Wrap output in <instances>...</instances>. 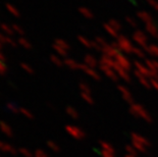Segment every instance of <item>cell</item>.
<instances>
[{"instance_id": "obj_1", "label": "cell", "mask_w": 158, "mask_h": 157, "mask_svg": "<svg viewBox=\"0 0 158 157\" xmlns=\"http://www.w3.org/2000/svg\"><path fill=\"white\" fill-rule=\"evenodd\" d=\"M116 43H117V47L120 52H123L126 54H133L135 46L126 36L120 35V37L116 39Z\"/></svg>"}, {"instance_id": "obj_2", "label": "cell", "mask_w": 158, "mask_h": 157, "mask_svg": "<svg viewBox=\"0 0 158 157\" xmlns=\"http://www.w3.org/2000/svg\"><path fill=\"white\" fill-rule=\"evenodd\" d=\"M132 38H133L134 42L138 45V47L143 48L144 50L146 49V47L149 45L148 44V36L145 34V32H143V31H141V30L135 31L133 33Z\"/></svg>"}, {"instance_id": "obj_3", "label": "cell", "mask_w": 158, "mask_h": 157, "mask_svg": "<svg viewBox=\"0 0 158 157\" xmlns=\"http://www.w3.org/2000/svg\"><path fill=\"white\" fill-rule=\"evenodd\" d=\"M129 110L131 112L133 113L135 116H138V117H141L143 119H146V120H150V115L149 113L146 111V109L140 104H137V103H133L129 107Z\"/></svg>"}, {"instance_id": "obj_4", "label": "cell", "mask_w": 158, "mask_h": 157, "mask_svg": "<svg viewBox=\"0 0 158 157\" xmlns=\"http://www.w3.org/2000/svg\"><path fill=\"white\" fill-rule=\"evenodd\" d=\"M114 60L116 61V63H117L118 65L120 66V68H123V69H126V71H129V69L132 68V63H131V61L129 60V58L126 57L125 54L120 53V54H118V55L114 58Z\"/></svg>"}, {"instance_id": "obj_5", "label": "cell", "mask_w": 158, "mask_h": 157, "mask_svg": "<svg viewBox=\"0 0 158 157\" xmlns=\"http://www.w3.org/2000/svg\"><path fill=\"white\" fill-rule=\"evenodd\" d=\"M65 131L67 132V134H69V135L71 136L72 138L77 139V140H79V139H83L85 136L84 132H83L80 128L76 127V125H66Z\"/></svg>"}, {"instance_id": "obj_6", "label": "cell", "mask_w": 158, "mask_h": 157, "mask_svg": "<svg viewBox=\"0 0 158 157\" xmlns=\"http://www.w3.org/2000/svg\"><path fill=\"white\" fill-rule=\"evenodd\" d=\"M99 68H100L101 71L104 73V74L107 77V78H109L110 80H112V81H117V80L120 79L118 74H116V71L113 68H109V66L103 65V64H99Z\"/></svg>"}, {"instance_id": "obj_7", "label": "cell", "mask_w": 158, "mask_h": 157, "mask_svg": "<svg viewBox=\"0 0 158 157\" xmlns=\"http://www.w3.org/2000/svg\"><path fill=\"white\" fill-rule=\"evenodd\" d=\"M80 69L81 71H84L85 74H87L89 77H91L92 79L94 80H97V81H99V80L101 79V76L100 74L98 73L97 71H96V68H89L88 65H86V64L84 63H81V65H80Z\"/></svg>"}, {"instance_id": "obj_8", "label": "cell", "mask_w": 158, "mask_h": 157, "mask_svg": "<svg viewBox=\"0 0 158 157\" xmlns=\"http://www.w3.org/2000/svg\"><path fill=\"white\" fill-rule=\"evenodd\" d=\"M101 51L103 52V55L109 56V57H112V58H115L116 56L120 53V51L117 47H114V46H112L111 44H108L107 46H105L104 48H102Z\"/></svg>"}, {"instance_id": "obj_9", "label": "cell", "mask_w": 158, "mask_h": 157, "mask_svg": "<svg viewBox=\"0 0 158 157\" xmlns=\"http://www.w3.org/2000/svg\"><path fill=\"white\" fill-rule=\"evenodd\" d=\"M0 151L5 153H9L11 155H17L19 153V149H15L14 146L10 145L9 143L3 142V141H0Z\"/></svg>"}, {"instance_id": "obj_10", "label": "cell", "mask_w": 158, "mask_h": 157, "mask_svg": "<svg viewBox=\"0 0 158 157\" xmlns=\"http://www.w3.org/2000/svg\"><path fill=\"white\" fill-rule=\"evenodd\" d=\"M0 131L4 134L6 137L12 138L14 137V131H12L11 127L4 120H0Z\"/></svg>"}, {"instance_id": "obj_11", "label": "cell", "mask_w": 158, "mask_h": 157, "mask_svg": "<svg viewBox=\"0 0 158 157\" xmlns=\"http://www.w3.org/2000/svg\"><path fill=\"white\" fill-rule=\"evenodd\" d=\"M137 17H138L141 22L145 23V25L153 22V17H152V15L150 14L149 12L145 11V10H140V11L137 12Z\"/></svg>"}, {"instance_id": "obj_12", "label": "cell", "mask_w": 158, "mask_h": 157, "mask_svg": "<svg viewBox=\"0 0 158 157\" xmlns=\"http://www.w3.org/2000/svg\"><path fill=\"white\" fill-rule=\"evenodd\" d=\"M84 64H86L89 68H96V66L99 64V60H97L95 56H93L92 54H87L84 56Z\"/></svg>"}, {"instance_id": "obj_13", "label": "cell", "mask_w": 158, "mask_h": 157, "mask_svg": "<svg viewBox=\"0 0 158 157\" xmlns=\"http://www.w3.org/2000/svg\"><path fill=\"white\" fill-rule=\"evenodd\" d=\"M116 62V61H115ZM114 71H116V74H118V77H120V79H123V81H126V82H129L131 81V77H129V71H126V69H123V68H120V65H118L117 63L115 64V66H114Z\"/></svg>"}, {"instance_id": "obj_14", "label": "cell", "mask_w": 158, "mask_h": 157, "mask_svg": "<svg viewBox=\"0 0 158 157\" xmlns=\"http://www.w3.org/2000/svg\"><path fill=\"white\" fill-rule=\"evenodd\" d=\"M99 64H103V65H107L111 68H114L116 62L114 58L109 57V56H106V55H102L99 59Z\"/></svg>"}, {"instance_id": "obj_15", "label": "cell", "mask_w": 158, "mask_h": 157, "mask_svg": "<svg viewBox=\"0 0 158 157\" xmlns=\"http://www.w3.org/2000/svg\"><path fill=\"white\" fill-rule=\"evenodd\" d=\"M118 91L121 93V96H123V98L126 100V101L129 102V103H132L133 102V96H132L131 92L129 91V89L126 88L125 86H118Z\"/></svg>"}, {"instance_id": "obj_16", "label": "cell", "mask_w": 158, "mask_h": 157, "mask_svg": "<svg viewBox=\"0 0 158 157\" xmlns=\"http://www.w3.org/2000/svg\"><path fill=\"white\" fill-rule=\"evenodd\" d=\"M145 30H146V32L148 34L154 36L155 38L158 35V25H155L153 22L145 25Z\"/></svg>"}, {"instance_id": "obj_17", "label": "cell", "mask_w": 158, "mask_h": 157, "mask_svg": "<svg viewBox=\"0 0 158 157\" xmlns=\"http://www.w3.org/2000/svg\"><path fill=\"white\" fill-rule=\"evenodd\" d=\"M63 61H64V65L67 66L68 68L72 69V71H77V69H80V65H81V63H79L77 60H74V59H72V58H65Z\"/></svg>"}, {"instance_id": "obj_18", "label": "cell", "mask_w": 158, "mask_h": 157, "mask_svg": "<svg viewBox=\"0 0 158 157\" xmlns=\"http://www.w3.org/2000/svg\"><path fill=\"white\" fill-rule=\"evenodd\" d=\"M77 40L81 43L83 46H85L86 48H90V49H94V41L89 40L85 36H77Z\"/></svg>"}, {"instance_id": "obj_19", "label": "cell", "mask_w": 158, "mask_h": 157, "mask_svg": "<svg viewBox=\"0 0 158 157\" xmlns=\"http://www.w3.org/2000/svg\"><path fill=\"white\" fill-rule=\"evenodd\" d=\"M79 12L83 15V17H86V19H88V20H92L93 17H94V14H93V11L90 8H88V7H85V6L80 7Z\"/></svg>"}, {"instance_id": "obj_20", "label": "cell", "mask_w": 158, "mask_h": 157, "mask_svg": "<svg viewBox=\"0 0 158 157\" xmlns=\"http://www.w3.org/2000/svg\"><path fill=\"white\" fill-rule=\"evenodd\" d=\"M145 51H146V53L150 54L153 57H158V45L156 44H149L146 47Z\"/></svg>"}, {"instance_id": "obj_21", "label": "cell", "mask_w": 158, "mask_h": 157, "mask_svg": "<svg viewBox=\"0 0 158 157\" xmlns=\"http://www.w3.org/2000/svg\"><path fill=\"white\" fill-rule=\"evenodd\" d=\"M103 28H104V30L106 31V33H107V34H109L111 37L116 38V39L120 37V34H118L117 31H115L112 27H111V26L108 25V23H106V24L103 25Z\"/></svg>"}, {"instance_id": "obj_22", "label": "cell", "mask_w": 158, "mask_h": 157, "mask_svg": "<svg viewBox=\"0 0 158 157\" xmlns=\"http://www.w3.org/2000/svg\"><path fill=\"white\" fill-rule=\"evenodd\" d=\"M0 29L4 32V34L6 36H9V37H11V36L14 35V31L12 30L11 26H8L7 24H4V23H1L0 24Z\"/></svg>"}, {"instance_id": "obj_23", "label": "cell", "mask_w": 158, "mask_h": 157, "mask_svg": "<svg viewBox=\"0 0 158 157\" xmlns=\"http://www.w3.org/2000/svg\"><path fill=\"white\" fill-rule=\"evenodd\" d=\"M6 109L8 110L9 112L14 113V114H17V113H20V107L17 106V104L14 103V102H7L6 103Z\"/></svg>"}, {"instance_id": "obj_24", "label": "cell", "mask_w": 158, "mask_h": 157, "mask_svg": "<svg viewBox=\"0 0 158 157\" xmlns=\"http://www.w3.org/2000/svg\"><path fill=\"white\" fill-rule=\"evenodd\" d=\"M50 60H51V62L53 64H55L56 66H58V68H61V66L64 65V61L59 57L58 55H56V54H51Z\"/></svg>"}, {"instance_id": "obj_25", "label": "cell", "mask_w": 158, "mask_h": 157, "mask_svg": "<svg viewBox=\"0 0 158 157\" xmlns=\"http://www.w3.org/2000/svg\"><path fill=\"white\" fill-rule=\"evenodd\" d=\"M5 7H6V9L8 10V11L12 15H14V17H20V10L17 9V7L14 6V5H12V4H10V3H6V4H5Z\"/></svg>"}, {"instance_id": "obj_26", "label": "cell", "mask_w": 158, "mask_h": 157, "mask_svg": "<svg viewBox=\"0 0 158 157\" xmlns=\"http://www.w3.org/2000/svg\"><path fill=\"white\" fill-rule=\"evenodd\" d=\"M54 44L58 45L59 47L63 48V49H65L67 51L71 49V45L68 44V42H66V41L63 40V39H60V38H57V39H55V41H54Z\"/></svg>"}, {"instance_id": "obj_27", "label": "cell", "mask_w": 158, "mask_h": 157, "mask_svg": "<svg viewBox=\"0 0 158 157\" xmlns=\"http://www.w3.org/2000/svg\"><path fill=\"white\" fill-rule=\"evenodd\" d=\"M108 25L111 26V27H112L115 31H117V32H120V31H121V29H123L121 24L115 19H110L109 20H108Z\"/></svg>"}, {"instance_id": "obj_28", "label": "cell", "mask_w": 158, "mask_h": 157, "mask_svg": "<svg viewBox=\"0 0 158 157\" xmlns=\"http://www.w3.org/2000/svg\"><path fill=\"white\" fill-rule=\"evenodd\" d=\"M17 43H19L20 46H23L25 49L29 50V49H32V48H33V46H32V44H31V42H29V41H28L24 37L19 38V40H17Z\"/></svg>"}, {"instance_id": "obj_29", "label": "cell", "mask_w": 158, "mask_h": 157, "mask_svg": "<svg viewBox=\"0 0 158 157\" xmlns=\"http://www.w3.org/2000/svg\"><path fill=\"white\" fill-rule=\"evenodd\" d=\"M52 47H53V49L55 50V52L58 54V55H60V56H63V57H66L67 56V54H68V51L65 50V49H63V48H61V47H59L58 45H56V44H53L52 45Z\"/></svg>"}, {"instance_id": "obj_30", "label": "cell", "mask_w": 158, "mask_h": 157, "mask_svg": "<svg viewBox=\"0 0 158 157\" xmlns=\"http://www.w3.org/2000/svg\"><path fill=\"white\" fill-rule=\"evenodd\" d=\"M19 153L22 154L24 157H34V153L30 150V149H28L26 147L19 148Z\"/></svg>"}, {"instance_id": "obj_31", "label": "cell", "mask_w": 158, "mask_h": 157, "mask_svg": "<svg viewBox=\"0 0 158 157\" xmlns=\"http://www.w3.org/2000/svg\"><path fill=\"white\" fill-rule=\"evenodd\" d=\"M145 53H146V51H145L143 48H141V47H135L134 48L133 54H134V55H136L137 57L144 58L145 57Z\"/></svg>"}, {"instance_id": "obj_32", "label": "cell", "mask_w": 158, "mask_h": 157, "mask_svg": "<svg viewBox=\"0 0 158 157\" xmlns=\"http://www.w3.org/2000/svg\"><path fill=\"white\" fill-rule=\"evenodd\" d=\"M95 42H96V44H97V45L100 47L101 50H102V48H104L105 46L108 45L107 41H106V40L104 39V38H102V37H96Z\"/></svg>"}, {"instance_id": "obj_33", "label": "cell", "mask_w": 158, "mask_h": 157, "mask_svg": "<svg viewBox=\"0 0 158 157\" xmlns=\"http://www.w3.org/2000/svg\"><path fill=\"white\" fill-rule=\"evenodd\" d=\"M66 113L72 118H77V117H79V113H77V110L74 109V107H71V106H67L66 107Z\"/></svg>"}, {"instance_id": "obj_34", "label": "cell", "mask_w": 158, "mask_h": 157, "mask_svg": "<svg viewBox=\"0 0 158 157\" xmlns=\"http://www.w3.org/2000/svg\"><path fill=\"white\" fill-rule=\"evenodd\" d=\"M20 113H22L24 116H26L27 118H29V119H33V118H34V114H33V113L31 112L29 109H27V108H25V107H20Z\"/></svg>"}, {"instance_id": "obj_35", "label": "cell", "mask_w": 158, "mask_h": 157, "mask_svg": "<svg viewBox=\"0 0 158 157\" xmlns=\"http://www.w3.org/2000/svg\"><path fill=\"white\" fill-rule=\"evenodd\" d=\"M79 87H80V90H81V93L91 94V89H90V87L88 86V84L84 83V82H82V83H80Z\"/></svg>"}, {"instance_id": "obj_36", "label": "cell", "mask_w": 158, "mask_h": 157, "mask_svg": "<svg viewBox=\"0 0 158 157\" xmlns=\"http://www.w3.org/2000/svg\"><path fill=\"white\" fill-rule=\"evenodd\" d=\"M11 28H12V30L14 31L15 34H17L20 36H24L25 35V31H24V29H23L22 27H20V26L17 25V24H14V25H11Z\"/></svg>"}, {"instance_id": "obj_37", "label": "cell", "mask_w": 158, "mask_h": 157, "mask_svg": "<svg viewBox=\"0 0 158 157\" xmlns=\"http://www.w3.org/2000/svg\"><path fill=\"white\" fill-rule=\"evenodd\" d=\"M47 146H48V147L50 148L52 151H54V152H58V151L60 150L59 146H58L55 142H54V141H51V140L47 141Z\"/></svg>"}, {"instance_id": "obj_38", "label": "cell", "mask_w": 158, "mask_h": 157, "mask_svg": "<svg viewBox=\"0 0 158 157\" xmlns=\"http://www.w3.org/2000/svg\"><path fill=\"white\" fill-rule=\"evenodd\" d=\"M20 68L24 69L25 71H27L28 74H35V71H34L33 68H32V66H30L28 63L22 62V63H20Z\"/></svg>"}, {"instance_id": "obj_39", "label": "cell", "mask_w": 158, "mask_h": 157, "mask_svg": "<svg viewBox=\"0 0 158 157\" xmlns=\"http://www.w3.org/2000/svg\"><path fill=\"white\" fill-rule=\"evenodd\" d=\"M139 82L141 83V85H143L145 88H147V89L151 88V83H150V79L146 78V77H143V78L139 79Z\"/></svg>"}, {"instance_id": "obj_40", "label": "cell", "mask_w": 158, "mask_h": 157, "mask_svg": "<svg viewBox=\"0 0 158 157\" xmlns=\"http://www.w3.org/2000/svg\"><path fill=\"white\" fill-rule=\"evenodd\" d=\"M81 96H82V98L87 102V103H89V104H93V103H94V101H93V97H92L91 94L81 93Z\"/></svg>"}, {"instance_id": "obj_41", "label": "cell", "mask_w": 158, "mask_h": 157, "mask_svg": "<svg viewBox=\"0 0 158 157\" xmlns=\"http://www.w3.org/2000/svg\"><path fill=\"white\" fill-rule=\"evenodd\" d=\"M126 22L128 23V24L131 26L132 28H137V26H138L137 20H135V19H133V17H126Z\"/></svg>"}, {"instance_id": "obj_42", "label": "cell", "mask_w": 158, "mask_h": 157, "mask_svg": "<svg viewBox=\"0 0 158 157\" xmlns=\"http://www.w3.org/2000/svg\"><path fill=\"white\" fill-rule=\"evenodd\" d=\"M34 157H48V155L42 149H37V150L34 152Z\"/></svg>"}, {"instance_id": "obj_43", "label": "cell", "mask_w": 158, "mask_h": 157, "mask_svg": "<svg viewBox=\"0 0 158 157\" xmlns=\"http://www.w3.org/2000/svg\"><path fill=\"white\" fill-rule=\"evenodd\" d=\"M7 73V66L3 60H0V76H4Z\"/></svg>"}, {"instance_id": "obj_44", "label": "cell", "mask_w": 158, "mask_h": 157, "mask_svg": "<svg viewBox=\"0 0 158 157\" xmlns=\"http://www.w3.org/2000/svg\"><path fill=\"white\" fill-rule=\"evenodd\" d=\"M6 44H9L10 46H12V47H17V43L15 42V40L12 39V38L9 37V36H7Z\"/></svg>"}, {"instance_id": "obj_45", "label": "cell", "mask_w": 158, "mask_h": 157, "mask_svg": "<svg viewBox=\"0 0 158 157\" xmlns=\"http://www.w3.org/2000/svg\"><path fill=\"white\" fill-rule=\"evenodd\" d=\"M150 83H151V88H153L156 90V91H158V80L150 79Z\"/></svg>"}, {"instance_id": "obj_46", "label": "cell", "mask_w": 158, "mask_h": 157, "mask_svg": "<svg viewBox=\"0 0 158 157\" xmlns=\"http://www.w3.org/2000/svg\"><path fill=\"white\" fill-rule=\"evenodd\" d=\"M148 3L151 5L153 8L156 10V11H158V1L157 0H149Z\"/></svg>"}, {"instance_id": "obj_47", "label": "cell", "mask_w": 158, "mask_h": 157, "mask_svg": "<svg viewBox=\"0 0 158 157\" xmlns=\"http://www.w3.org/2000/svg\"><path fill=\"white\" fill-rule=\"evenodd\" d=\"M6 40H7V36L0 33V43H1V44H5V43H6Z\"/></svg>"}, {"instance_id": "obj_48", "label": "cell", "mask_w": 158, "mask_h": 157, "mask_svg": "<svg viewBox=\"0 0 158 157\" xmlns=\"http://www.w3.org/2000/svg\"><path fill=\"white\" fill-rule=\"evenodd\" d=\"M152 64H153L155 69L158 71V60H153V59H152Z\"/></svg>"}, {"instance_id": "obj_49", "label": "cell", "mask_w": 158, "mask_h": 157, "mask_svg": "<svg viewBox=\"0 0 158 157\" xmlns=\"http://www.w3.org/2000/svg\"><path fill=\"white\" fill-rule=\"evenodd\" d=\"M0 60H5V56L3 55V54H2V52H0Z\"/></svg>"}, {"instance_id": "obj_50", "label": "cell", "mask_w": 158, "mask_h": 157, "mask_svg": "<svg viewBox=\"0 0 158 157\" xmlns=\"http://www.w3.org/2000/svg\"><path fill=\"white\" fill-rule=\"evenodd\" d=\"M9 85L12 87V88H17V87H15V84H14V83H12V82H9Z\"/></svg>"}, {"instance_id": "obj_51", "label": "cell", "mask_w": 158, "mask_h": 157, "mask_svg": "<svg viewBox=\"0 0 158 157\" xmlns=\"http://www.w3.org/2000/svg\"><path fill=\"white\" fill-rule=\"evenodd\" d=\"M1 48H2V44L0 43V49H1Z\"/></svg>"}, {"instance_id": "obj_52", "label": "cell", "mask_w": 158, "mask_h": 157, "mask_svg": "<svg viewBox=\"0 0 158 157\" xmlns=\"http://www.w3.org/2000/svg\"><path fill=\"white\" fill-rule=\"evenodd\" d=\"M156 39H157V41H158V35L156 36Z\"/></svg>"}, {"instance_id": "obj_53", "label": "cell", "mask_w": 158, "mask_h": 157, "mask_svg": "<svg viewBox=\"0 0 158 157\" xmlns=\"http://www.w3.org/2000/svg\"><path fill=\"white\" fill-rule=\"evenodd\" d=\"M146 1H147V2H148V1H149V0H146Z\"/></svg>"}, {"instance_id": "obj_54", "label": "cell", "mask_w": 158, "mask_h": 157, "mask_svg": "<svg viewBox=\"0 0 158 157\" xmlns=\"http://www.w3.org/2000/svg\"><path fill=\"white\" fill-rule=\"evenodd\" d=\"M0 24H1V23H0Z\"/></svg>"}]
</instances>
